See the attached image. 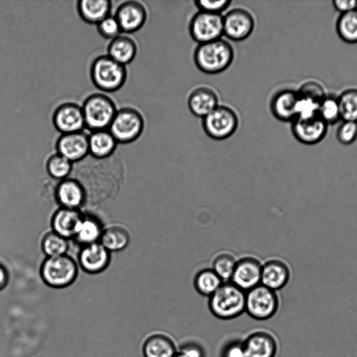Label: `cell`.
<instances>
[{
  "mask_svg": "<svg viewBox=\"0 0 357 357\" xmlns=\"http://www.w3.org/2000/svg\"><path fill=\"white\" fill-rule=\"evenodd\" d=\"M261 261L255 257L246 256L237 260L229 282L245 292L261 284Z\"/></svg>",
  "mask_w": 357,
  "mask_h": 357,
  "instance_id": "obj_13",
  "label": "cell"
},
{
  "mask_svg": "<svg viewBox=\"0 0 357 357\" xmlns=\"http://www.w3.org/2000/svg\"><path fill=\"white\" fill-rule=\"evenodd\" d=\"M99 242L110 252L120 251L130 242L128 230L120 226H112L102 230Z\"/></svg>",
  "mask_w": 357,
  "mask_h": 357,
  "instance_id": "obj_28",
  "label": "cell"
},
{
  "mask_svg": "<svg viewBox=\"0 0 357 357\" xmlns=\"http://www.w3.org/2000/svg\"><path fill=\"white\" fill-rule=\"evenodd\" d=\"M280 303L278 291L260 284L246 292L245 312L254 319L265 321L276 314Z\"/></svg>",
  "mask_w": 357,
  "mask_h": 357,
  "instance_id": "obj_7",
  "label": "cell"
},
{
  "mask_svg": "<svg viewBox=\"0 0 357 357\" xmlns=\"http://www.w3.org/2000/svg\"><path fill=\"white\" fill-rule=\"evenodd\" d=\"M114 17L122 33H132L144 26L147 18V11L141 2L127 1L118 6Z\"/></svg>",
  "mask_w": 357,
  "mask_h": 357,
  "instance_id": "obj_15",
  "label": "cell"
},
{
  "mask_svg": "<svg viewBox=\"0 0 357 357\" xmlns=\"http://www.w3.org/2000/svg\"><path fill=\"white\" fill-rule=\"evenodd\" d=\"M52 123L61 134L82 131L85 124L82 106L71 102L62 103L54 110Z\"/></svg>",
  "mask_w": 357,
  "mask_h": 357,
  "instance_id": "obj_14",
  "label": "cell"
},
{
  "mask_svg": "<svg viewBox=\"0 0 357 357\" xmlns=\"http://www.w3.org/2000/svg\"><path fill=\"white\" fill-rule=\"evenodd\" d=\"M255 19L248 10L235 8L223 16V35L233 41H242L248 38L255 28Z\"/></svg>",
  "mask_w": 357,
  "mask_h": 357,
  "instance_id": "obj_11",
  "label": "cell"
},
{
  "mask_svg": "<svg viewBox=\"0 0 357 357\" xmlns=\"http://www.w3.org/2000/svg\"><path fill=\"white\" fill-rule=\"evenodd\" d=\"M73 165L72 162L56 153L49 158L47 169L53 178L63 180L72 172Z\"/></svg>",
  "mask_w": 357,
  "mask_h": 357,
  "instance_id": "obj_34",
  "label": "cell"
},
{
  "mask_svg": "<svg viewBox=\"0 0 357 357\" xmlns=\"http://www.w3.org/2000/svg\"><path fill=\"white\" fill-rule=\"evenodd\" d=\"M142 114L132 107L118 109L108 128L117 143L129 144L137 140L144 129Z\"/></svg>",
  "mask_w": 357,
  "mask_h": 357,
  "instance_id": "obj_6",
  "label": "cell"
},
{
  "mask_svg": "<svg viewBox=\"0 0 357 357\" xmlns=\"http://www.w3.org/2000/svg\"><path fill=\"white\" fill-rule=\"evenodd\" d=\"M102 230L96 218L83 215L74 238L84 245H89L99 241Z\"/></svg>",
  "mask_w": 357,
  "mask_h": 357,
  "instance_id": "obj_29",
  "label": "cell"
},
{
  "mask_svg": "<svg viewBox=\"0 0 357 357\" xmlns=\"http://www.w3.org/2000/svg\"><path fill=\"white\" fill-rule=\"evenodd\" d=\"M219 105L217 93L207 86H199L188 98V107L197 117L204 118Z\"/></svg>",
  "mask_w": 357,
  "mask_h": 357,
  "instance_id": "obj_22",
  "label": "cell"
},
{
  "mask_svg": "<svg viewBox=\"0 0 357 357\" xmlns=\"http://www.w3.org/2000/svg\"><path fill=\"white\" fill-rule=\"evenodd\" d=\"M77 266L75 261L66 255L47 257L43 261L40 274L46 284L54 288H63L76 279Z\"/></svg>",
  "mask_w": 357,
  "mask_h": 357,
  "instance_id": "obj_8",
  "label": "cell"
},
{
  "mask_svg": "<svg viewBox=\"0 0 357 357\" xmlns=\"http://www.w3.org/2000/svg\"><path fill=\"white\" fill-rule=\"evenodd\" d=\"M339 37L347 43H357V9L340 14L336 22Z\"/></svg>",
  "mask_w": 357,
  "mask_h": 357,
  "instance_id": "obj_31",
  "label": "cell"
},
{
  "mask_svg": "<svg viewBox=\"0 0 357 357\" xmlns=\"http://www.w3.org/2000/svg\"><path fill=\"white\" fill-rule=\"evenodd\" d=\"M334 8L340 14L357 9V0H335L333 1Z\"/></svg>",
  "mask_w": 357,
  "mask_h": 357,
  "instance_id": "obj_44",
  "label": "cell"
},
{
  "mask_svg": "<svg viewBox=\"0 0 357 357\" xmlns=\"http://www.w3.org/2000/svg\"><path fill=\"white\" fill-rule=\"evenodd\" d=\"M174 357H186L185 355L181 353L178 352Z\"/></svg>",
  "mask_w": 357,
  "mask_h": 357,
  "instance_id": "obj_46",
  "label": "cell"
},
{
  "mask_svg": "<svg viewBox=\"0 0 357 357\" xmlns=\"http://www.w3.org/2000/svg\"><path fill=\"white\" fill-rule=\"evenodd\" d=\"M109 260V252L99 241L84 245L79 255L81 267L90 273L102 271Z\"/></svg>",
  "mask_w": 357,
  "mask_h": 357,
  "instance_id": "obj_19",
  "label": "cell"
},
{
  "mask_svg": "<svg viewBox=\"0 0 357 357\" xmlns=\"http://www.w3.org/2000/svg\"><path fill=\"white\" fill-rule=\"evenodd\" d=\"M220 357H247L243 340L233 339L226 342L220 349Z\"/></svg>",
  "mask_w": 357,
  "mask_h": 357,
  "instance_id": "obj_41",
  "label": "cell"
},
{
  "mask_svg": "<svg viewBox=\"0 0 357 357\" xmlns=\"http://www.w3.org/2000/svg\"><path fill=\"white\" fill-rule=\"evenodd\" d=\"M318 114L328 125L337 123L341 119L337 98L326 96L319 103Z\"/></svg>",
  "mask_w": 357,
  "mask_h": 357,
  "instance_id": "obj_36",
  "label": "cell"
},
{
  "mask_svg": "<svg viewBox=\"0 0 357 357\" xmlns=\"http://www.w3.org/2000/svg\"><path fill=\"white\" fill-rule=\"evenodd\" d=\"M237 260L232 253L229 252H220L213 259L212 269L223 282H229Z\"/></svg>",
  "mask_w": 357,
  "mask_h": 357,
  "instance_id": "obj_32",
  "label": "cell"
},
{
  "mask_svg": "<svg viewBox=\"0 0 357 357\" xmlns=\"http://www.w3.org/2000/svg\"><path fill=\"white\" fill-rule=\"evenodd\" d=\"M328 126L319 114L305 119L296 117L291 121V132L300 143L314 145L325 138Z\"/></svg>",
  "mask_w": 357,
  "mask_h": 357,
  "instance_id": "obj_12",
  "label": "cell"
},
{
  "mask_svg": "<svg viewBox=\"0 0 357 357\" xmlns=\"http://www.w3.org/2000/svg\"><path fill=\"white\" fill-rule=\"evenodd\" d=\"M290 279V269L280 257H273L262 263L261 284L273 291L284 289Z\"/></svg>",
  "mask_w": 357,
  "mask_h": 357,
  "instance_id": "obj_18",
  "label": "cell"
},
{
  "mask_svg": "<svg viewBox=\"0 0 357 357\" xmlns=\"http://www.w3.org/2000/svg\"><path fill=\"white\" fill-rule=\"evenodd\" d=\"M76 176L73 178L90 177L77 181L82 186L86 200L91 203L102 202L114 196L119 190L121 182V162L114 153L105 158H97L88 155L77 162Z\"/></svg>",
  "mask_w": 357,
  "mask_h": 357,
  "instance_id": "obj_1",
  "label": "cell"
},
{
  "mask_svg": "<svg viewBox=\"0 0 357 357\" xmlns=\"http://www.w3.org/2000/svg\"><path fill=\"white\" fill-rule=\"evenodd\" d=\"M191 38L199 44L222 38L223 36V16L198 10L189 24Z\"/></svg>",
  "mask_w": 357,
  "mask_h": 357,
  "instance_id": "obj_10",
  "label": "cell"
},
{
  "mask_svg": "<svg viewBox=\"0 0 357 357\" xmlns=\"http://www.w3.org/2000/svg\"><path fill=\"white\" fill-rule=\"evenodd\" d=\"M112 5L109 0H82L77 3L79 17L86 23L98 24L110 15Z\"/></svg>",
  "mask_w": 357,
  "mask_h": 357,
  "instance_id": "obj_25",
  "label": "cell"
},
{
  "mask_svg": "<svg viewBox=\"0 0 357 357\" xmlns=\"http://www.w3.org/2000/svg\"><path fill=\"white\" fill-rule=\"evenodd\" d=\"M117 142L109 130L91 132L89 135V155L97 158H105L113 155Z\"/></svg>",
  "mask_w": 357,
  "mask_h": 357,
  "instance_id": "obj_27",
  "label": "cell"
},
{
  "mask_svg": "<svg viewBox=\"0 0 357 357\" xmlns=\"http://www.w3.org/2000/svg\"><path fill=\"white\" fill-rule=\"evenodd\" d=\"M90 76L96 88L105 93L119 90L127 79V70L107 54L97 56L91 63Z\"/></svg>",
  "mask_w": 357,
  "mask_h": 357,
  "instance_id": "obj_4",
  "label": "cell"
},
{
  "mask_svg": "<svg viewBox=\"0 0 357 357\" xmlns=\"http://www.w3.org/2000/svg\"><path fill=\"white\" fill-rule=\"evenodd\" d=\"M56 197L64 208L78 209L86 202L85 192L75 179L66 178L57 185Z\"/></svg>",
  "mask_w": 357,
  "mask_h": 357,
  "instance_id": "obj_24",
  "label": "cell"
},
{
  "mask_svg": "<svg viewBox=\"0 0 357 357\" xmlns=\"http://www.w3.org/2000/svg\"><path fill=\"white\" fill-rule=\"evenodd\" d=\"M97 30L102 37L110 40L122 33L116 17L111 15L97 24Z\"/></svg>",
  "mask_w": 357,
  "mask_h": 357,
  "instance_id": "obj_39",
  "label": "cell"
},
{
  "mask_svg": "<svg viewBox=\"0 0 357 357\" xmlns=\"http://www.w3.org/2000/svg\"><path fill=\"white\" fill-rule=\"evenodd\" d=\"M341 119L357 122V89L344 91L337 98Z\"/></svg>",
  "mask_w": 357,
  "mask_h": 357,
  "instance_id": "obj_33",
  "label": "cell"
},
{
  "mask_svg": "<svg viewBox=\"0 0 357 357\" xmlns=\"http://www.w3.org/2000/svg\"><path fill=\"white\" fill-rule=\"evenodd\" d=\"M234 51L231 45L222 38L199 44L193 54L195 64L202 72L214 75L227 70L232 63Z\"/></svg>",
  "mask_w": 357,
  "mask_h": 357,
  "instance_id": "obj_2",
  "label": "cell"
},
{
  "mask_svg": "<svg viewBox=\"0 0 357 357\" xmlns=\"http://www.w3.org/2000/svg\"><path fill=\"white\" fill-rule=\"evenodd\" d=\"M298 96L319 104L326 96L323 86L316 81L304 82L297 91Z\"/></svg>",
  "mask_w": 357,
  "mask_h": 357,
  "instance_id": "obj_37",
  "label": "cell"
},
{
  "mask_svg": "<svg viewBox=\"0 0 357 357\" xmlns=\"http://www.w3.org/2000/svg\"><path fill=\"white\" fill-rule=\"evenodd\" d=\"M238 117L235 111L226 105H218L202 119L205 133L215 140H224L230 137L237 130Z\"/></svg>",
  "mask_w": 357,
  "mask_h": 357,
  "instance_id": "obj_9",
  "label": "cell"
},
{
  "mask_svg": "<svg viewBox=\"0 0 357 357\" xmlns=\"http://www.w3.org/2000/svg\"><path fill=\"white\" fill-rule=\"evenodd\" d=\"M8 281V275L6 268L0 264V291L7 284Z\"/></svg>",
  "mask_w": 357,
  "mask_h": 357,
  "instance_id": "obj_45",
  "label": "cell"
},
{
  "mask_svg": "<svg viewBox=\"0 0 357 357\" xmlns=\"http://www.w3.org/2000/svg\"><path fill=\"white\" fill-rule=\"evenodd\" d=\"M177 353L178 347L174 340L165 332H154L143 342L144 357H174Z\"/></svg>",
  "mask_w": 357,
  "mask_h": 357,
  "instance_id": "obj_21",
  "label": "cell"
},
{
  "mask_svg": "<svg viewBox=\"0 0 357 357\" xmlns=\"http://www.w3.org/2000/svg\"><path fill=\"white\" fill-rule=\"evenodd\" d=\"M319 105V104L314 101L298 96L296 109V117L305 119L317 115Z\"/></svg>",
  "mask_w": 357,
  "mask_h": 357,
  "instance_id": "obj_42",
  "label": "cell"
},
{
  "mask_svg": "<svg viewBox=\"0 0 357 357\" xmlns=\"http://www.w3.org/2000/svg\"><path fill=\"white\" fill-rule=\"evenodd\" d=\"M297 91L284 89L276 92L270 102L272 114L280 121H292L296 117Z\"/></svg>",
  "mask_w": 357,
  "mask_h": 357,
  "instance_id": "obj_20",
  "label": "cell"
},
{
  "mask_svg": "<svg viewBox=\"0 0 357 357\" xmlns=\"http://www.w3.org/2000/svg\"><path fill=\"white\" fill-rule=\"evenodd\" d=\"M247 357H275L278 342L268 331L259 329L250 333L243 340Z\"/></svg>",
  "mask_w": 357,
  "mask_h": 357,
  "instance_id": "obj_16",
  "label": "cell"
},
{
  "mask_svg": "<svg viewBox=\"0 0 357 357\" xmlns=\"http://www.w3.org/2000/svg\"><path fill=\"white\" fill-rule=\"evenodd\" d=\"M85 128L91 132L107 130L117 108L114 100L103 93L89 95L82 105Z\"/></svg>",
  "mask_w": 357,
  "mask_h": 357,
  "instance_id": "obj_5",
  "label": "cell"
},
{
  "mask_svg": "<svg viewBox=\"0 0 357 357\" xmlns=\"http://www.w3.org/2000/svg\"><path fill=\"white\" fill-rule=\"evenodd\" d=\"M137 53L135 41L127 35L121 34L111 40L107 47V55L123 66L131 63Z\"/></svg>",
  "mask_w": 357,
  "mask_h": 357,
  "instance_id": "obj_26",
  "label": "cell"
},
{
  "mask_svg": "<svg viewBox=\"0 0 357 357\" xmlns=\"http://www.w3.org/2000/svg\"><path fill=\"white\" fill-rule=\"evenodd\" d=\"M178 352L186 357H206L204 347L199 342L192 340L183 342L178 347Z\"/></svg>",
  "mask_w": 357,
  "mask_h": 357,
  "instance_id": "obj_43",
  "label": "cell"
},
{
  "mask_svg": "<svg viewBox=\"0 0 357 357\" xmlns=\"http://www.w3.org/2000/svg\"><path fill=\"white\" fill-rule=\"evenodd\" d=\"M68 239L52 231L45 236L42 241V248L47 257L66 255L68 250Z\"/></svg>",
  "mask_w": 357,
  "mask_h": 357,
  "instance_id": "obj_35",
  "label": "cell"
},
{
  "mask_svg": "<svg viewBox=\"0 0 357 357\" xmlns=\"http://www.w3.org/2000/svg\"><path fill=\"white\" fill-rule=\"evenodd\" d=\"M57 153L70 162H77L89 154V135L85 132L61 134L56 143Z\"/></svg>",
  "mask_w": 357,
  "mask_h": 357,
  "instance_id": "obj_17",
  "label": "cell"
},
{
  "mask_svg": "<svg viewBox=\"0 0 357 357\" xmlns=\"http://www.w3.org/2000/svg\"><path fill=\"white\" fill-rule=\"evenodd\" d=\"M223 283L212 268H204L195 276L193 285L202 296L210 297Z\"/></svg>",
  "mask_w": 357,
  "mask_h": 357,
  "instance_id": "obj_30",
  "label": "cell"
},
{
  "mask_svg": "<svg viewBox=\"0 0 357 357\" xmlns=\"http://www.w3.org/2000/svg\"><path fill=\"white\" fill-rule=\"evenodd\" d=\"M82 218L78 209L61 207L53 215V231L66 239L74 238Z\"/></svg>",
  "mask_w": 357,
  "mask_h": 357,
  "instance_id": "obj_23",
  "label": "cell"
},
{
  "mask_svg": "<svg viewBox=\"0 0 357 357\" xmlns=\"http://www.w3.org/2000/svg\"><path fill=\"white\" fill-rule=\"evenodd\" d=\"M245 294L246 292L231 282H223L208 297V309L218 319L222 320L235 319L245 312Z\"/></svg>",
  "mask_w": 357,
  "mask_h": 357,
  "instance_id": "obj_3",
  "label": "cell"
},
{
  "mask_svg": "<svg viewBox=\"0 0 357 357\" xmlns=\"http://www.w3.org/2000/svg\"><path fill=\"white\" fill-rule=\"evenodd\" d=\"M231 3V0H196L194 1L195 6L199 10L220 15L229 8Z\"/></svg>",
  "mask_w": 357,
  "mask_h": 357,
  "instance_id": "obj_40",
  "label": "cell"
},
{
  "mask_svg": "<svg viewBox=\"0 0 357 357\" xmlns=\"http://www.w3.org/2000/svg\"><path fill=\"white\" fill-rule=\"evenodd\" d=\"M336 138L344 146L354 144L357 139V122L343 121L337 129Z\"/></svg>",
  "mask_w": 357,
  "mask_h": 357,
  "instance_id": "obj_38",
  "label": "cell"
}]
</instances>
